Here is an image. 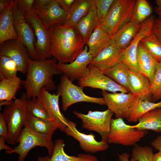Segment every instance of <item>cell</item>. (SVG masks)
Segmentation results:
<instances>
[{
	"instance_id": "obj_1",
	"label": "cell",
	"mask_w": 161,
	"mask_h": 161,
	"mask_svg": "<svg viewBox=\"0 0 161 161\" xmlns=\"http://www.w3.org/2000/svg\"><path fill=\"white\" fill-rule=\"evenodd\" d=\"M51 54L62 64L72 62L83 50L86 45L75 27L56 25L49 29Z\"/></svg>"
},
{
	"instance_id": "obj_2",
	"label": "cell",
	"mask_w": 161,
	"mask_h": 161,
	"mask_svg": "<svg viewBox=\"0 0 161 161\" xmlns=\"http://www.w3.org/2000/svg\"><path fill=\"white\" fill-rule=\"evenodd\" d=\"M57 61L54 58L44 60L28 58L26 78L23 82L28 100L37 97L43 89L49 92L57 89L53 77L62 74L56 67Z\"/></svg>"
},
{
	"instance_id": "obj_3",
	"label": "cell",
	"mask_w": 161,
	"mask_h": 161,
	"mask_svg": "<svg viewBox=\"0 0 161 161\" xmlns=\"http://www.w3.org/2000/svg\"><path fill=\"white\" fill-rule=\"evenodd\" d=\"M26 93L19 98H15L9 104L5 106L2 113L8 127L7 141L14 145L18 142L22 129L26 123L28 113Z\"/></svg>"
},
{
	"instance_id": "obj_4",
	"label": "cell",
	"mask_w": 161,
	"mask_h": 161,
	"mask_svg": "<svg viewBox=\"0 0 161 161\" xmlns=\"http://www.w3.org/2000/svg\"><path fill=\"white\" fill-rule=\"evenodd\" d=\"M52 137L35 131L26 123L21 133L18 145L6 153L9 154L17 153L19 155L18 161H24L29 151L34 148L39 146L46 148L49 157H50L54 147Z\"/></svg>"
},
{
	"instance_id": "obj_5",
	"label": "cell",
	"mask_w": 161,
	"mask_h": 161,
	"mask_svg": "<svg viewBox=\"0 0 161 161\" xmlns=\"http://www.w3.org/2000/svg\"><path fill=\"white\" fill-rule=\"evenodd\" d=\"M136 0H114L100 27L111 37L125 24L131 20Z\"/></svg>"
},
{
	"instance_id": "obj_6",
	"label": "cell",
	"mask_w": 161,
	"mask_h": 161,
	"mask_svg": "<svg viewBox=\"0 0 161 161\" xmlns=\"http://www.w3.org/2000/svg\"><path fill=\"white\" fill-rule=\"evenodd\" d=\"M56 94L61 97L62 109L64 112L70 106L78 102H86L106 105L103 97H92L86 95L83 91V88L74 84L64 74L61 77Z\"/></svg>"
},
{
	"instance_id": "obj_7",
	"label": "cell",
	"mask_w": 161,
	"mask_h": 161,
	"mask_svg": "<svg viewBox=\"0 0 161 161\" xmlns=\"http://www.w3.org/2000/svg\"><path fill=\"white\" fill-rule=\"evenodd\" d=\"M148 133L147 130H137L126 124L123 118H112L107 141L109 144L135 145Z\"/></svg>"
},
{
	"instance_id": "obj_8",
	"label": "cell",
	"mask_w": 161,
	"mask_h": 161,
	"mask_svg": "<svg viewBox=\"0 0 161 161\" xmlns=\"http://www.w3.org/2000/svg\"><path fill=\"white\" fill-rule=\"evenodd\" d=\"M73 112L81 120L83 128L97 132L100 135L101 140L107 141L114 114L112 112L108 109L103 111L90 110L86 114L76 111Z\"/></svg>"
},
{
	"instance_id": "obj_9",
	"label": "cell",
	"mask_w": 161,
	"mask_h": 161,
	"mask_svg": "<svg viewBox=\"0 0 161 161\" xmlns=\"http://www.w3.org/2000/svg\"><path fill=\"white\" fill-rule=\"evenodd\" d=\"M13 14L18 40L27 48L30 58L33 60H38L35 49L36 41L34 32L32 27L23 16L17 0L13 1Z\"/></svg>"
},
{
	"instance_id": "obj_10",
	"label": "cell",
	"mask_w": 161,
	"mask_h": 161,
	"mask_svg": "<svg viewBox=\"0 0 161 161\" xmlns=\"http://www.w3.org/2000/svg\"><path fill=\"white\" fill-rule=\"evenodd\" d=\"M87 75L78 80V85L84 88L90 87L99 89L112 93L120 92L128 93V90L117 84L112 79L105 75L102 71L93 66L89 65Z\"/></svg>"
},
{
	"instance_id": "obj_11",
	"label": "cell",
	"mask_w": 161,
	"mask_h": 161,
	"mask_svg": "<svg viewBox=\"0 0 161 161\" xmlns=\"http://www.w3.org/2000/svg\"><path fill=\"white\" fill-rule=\"evenodd\" d=\"M101 94L108 109L115 114L116 118L127 119L137 97L131 92L109 93L102 90Z\"/></svg>"
},
{
	"instance_id": "obj_12",
	"label": "cell",
	"mask_w": 161,
	"mask_h": 161,
	"mask_svg": "<svg viewBox=\"0 0 161 161\" xmlns=\"http://www.w3.org/2000/svg\"><path fill=\"white\" fill-rule=\"evenodd\" d=\"M26 20L35 32L36 38L35 49L38 60H44L50 59L52 56L48 29L45 28L41 20L33 11Z\"/></svg>"
},
{
	"instance_id": "obj_13",
	"label": "cell",
	"mask_w": 161,
	"mask_h": 161,
	"mask_svg": "<svg viewBox=\"0 0 161 161\" xmlns=\"http://www.w3.org/2000/svg\"><path fill=\"white\" fill-rule=\"evenodd\" d=\"M92 59L86 45L83 50L73 62L68 64L57 63V68L73 82L85 77L89 71L88 66Z\"/></svg>"
},
{
	"instance_id": "obj_14",
	"label": "cell",
	"mask_w": 161,
	"mask_h": 161,
	"mask_svg": "<svg viewBox=\"0 0 161 161\" xmlns=\"http://www.w3.org/2000/svg\"><path fill=\"white\" fill-rule=\"evenodd\" d=\"M155 20L149 17L141 24L140 29L125 50L122 62L130 70L138 72L137 63V52L138 46L142 39L153 33V25Z\"/></svg>"
},
{
	"instance_id": "obj_15",
	"label": "cell",
	"mask_w": 161,
	"mask_h": 161,
	"mask_svg": "<svg viewBox=\"0 0 161 161\" xmlns=\"http://www.w3.org/2000/svg\"><path fill=\"white\" fill-rule=\"evenodd\" d=\"M64 131L67 135L78 141L81 149L86 152L95 153L104 151L109 147L107 141H98L92 133L87 134L80 132L77 128L76 124L71 121L69 120L68 124Z\"/></svg>"
},
{
	"instance_id": "obj_16",
	"label": "cell",
	"mask_w": 161,
	"mask_h": 161,
	"mask_svg": "<svg viewBox=\"0 0 161 161\" xmlns=\"http://www.w3.org/2000/svg\"><path fill=\"white\" fill-rule=\"evenodd\" d=\"M0 55L10 58L17 64L18 72L23 74L27 73L30 54L27 48L18 40H8L0 44Z\"/></svg>"
},
{
	"instance_id": "obj_17",
	"label": "cell",
	"mask_w": 161,
	"mask_h": 161,
	"mask_svg": "<svg viewBox=\"0 0 161 161\" xmlns=\"http://www.w3.org/2000/svg\"><path fill=\"white\" fill-rule=\"evenodd\" d=\"M59 97L57 94H51L43 89L36 98L38 102L46 110L50 118L58 124V129L64 131L68 124L69 120L60 111Z\"/></svg>"
},
{
	"instance_id": "obj_18",
	"label": "cell",
	"mask_w": 161,
	"mask_h": 161,
	"mask_svg": "<svg viewBox=\"0 0 161 161\" xmlns=\"http://www.w3.org/2000/svg\"><path fill=\"white\" fill-rule=\"evenodd\" d=\"M33 11L47 29L53 26L62 24L68 14L60 6L57 0H52L48 5L44 7L38 8L33 6Z\"/></svg>"
},
{
	"instance_id": "obj_19",
	"label": "cell",
	"mask_w": 161,
	"mask_h": 161,
	"mask_svg": "<svg viewBox=\"0 0 161 161\" xmlns=\"http://www.w3.org/2000/svg\"><path fill=\"white\" fill-rule=\"evenodd\" d=\"M125 49H120L112 44L101 51L92 59L89 65L102 71L105 70L122 62Z\"/></svg>"
},
{
	"instance_id": "obj_20",
	"label": "cell",
	"mask_w": 161,
	"mask_h": 161,
	"mask_svg": "<svg viewBox=\"0 0 161 161\" xmlns=\"http://www.w3.org/2000/svg\"><path fill=\"white\" fill-rule=\"evenodd\" d=\"M128 89L129 92L141 99L152 101L150 82L145 76L139 72L130 69Z\"/></svg>"
},
{
	"instance_id": "obj_21",
	"label": "cell",
	"mask_w": 161,
	"mask_h": 161,
	"mask_svg": "<svg viewBox=\"0 0 161 161\" xmlns=\"http://www.w3.org/2000/svg\"><path fill=\"white\" fill-rule=\"evenodd\" d=\"M137 59L138 72L145 76L151 83L153 79L158 62L141 41L138 46Z\"/></svg>"
},
{
	"instance_id": "obj_22",
	"label": "cell",
	"mask_w": 161,
	"mask_h": 161,
	"mask_svg": "<svg viewBox=\"0 0 161 161\" xmlns=\"http://www.w3.org/2000/svg\"><path fill=\"white\" fill-rule=\"evenodd\" d=\"M140 26L141 24L131 20L127 22L111 37L112 44L120 49L126 48L138 33Z\"/></svg>"
},
{
	"instance_id": "obj_23",
	"label": "cell",
	"mask_w": 161,
	"mask_h": 161,
	"mask_svg": "<svg viewBox=\"0 0 161 161\" xmlns=\"http://www.w3.org/2000/svg\"><path fill=\"white\" fill-rule=\"evenodd\" d=\"M12 0L9 6L0 13V44L9 40H18L15 28L13 14Z\"/></svg>"
},
{
	"instance_id": "obj_24",
	"label": "cell",
	"mask_w": 161,
	"mask_h": 161,
	"mask_svg": "<svg viewBox=\"0 0 161 161\" xmlns=\"http://www.w3.org/2000/svg\"><path fill=\"white\" fill-rule=\"evenodd\" d=\"M95 0H75L62 24L66 27H75L89 12Z\"/></svg>"
},
{
	"instance_id": "obj_25",
	"label": "cell",
	"mask_w": 161,
	"mask_h": 161,
	"mask_svg": "<svg viewBox=\"0 0 161 161\" xmlns=\"http://www.w3.org/2000/svg\"><path fill=\"white\" fill-rule=\"evenodd\" d=\"M112 44L111 36L99 25L92 33L86 45L93 59L102 50Z\"/></svg>"
},
{
	"instance_id": "obj_26",
	"label": "cell",
	"mask_w": 161,
	"mask_h": 161,
	"mask_svg": "<svg viewBox=\"0 0 161 161\" xmlns=\"http://www.w3.org/2000/svg\"><path fill=\"white\" fill-rule=\"evenodd\" d=\"M95 1L88 14L75 26L85 44L91 34L100 23L97 14Z\"/></svg>"
},
{
	"instance_id": "obj_27",
	"label": "cell",
	"mask_w": 161,
	"mask_h": 161,
	"mask_svg": "<svg viewBox=\"0 0 161 161\" xmlns=\"http://www.w3.org/2000/svg\"><path fill=\"white\" fill-rule=\"evenodd\" d=\"M138 123L132 127L137 130H153L161 132V107L153 109L143 115Z\"/></svg>"
},
{
	"instance_id": "obj_28",
	"label": "cell",
	"mask_w": 161,
	"mask_h": 161,
	"mask_svg": "<svg viewBox=\"0 0 161 161\" xmlns=\"http://www.w3.org/2000/svg\"><path fill=\"white\" fill-rule=\"evenodd\" d=\"M23 81L17 76L8 79H0V101H12Z\"/></svg>"
},
{
	"instance_id": "obj_29",
	"label": "cell",
	"mask_w": 161,
	"mask_h": 161,
	"mask_svg": "<svg viewBox=\"0 0 161 161\" xmlns=\"http://www.w3.org/2000/svg\"><path fill=\"white\" fill-rule=\"evenodd\" d=\"M160 107H161V101L154 102L148 100H144L137 97L132 107L130 115L127 120L129 122H137L145 114Z\"/></svg>"
},
{
	"instance_id": "obj_30",
	"label": "cell",
	"mask_w": 161,
	"mask_h": 161,
	"mask_svg": "<svg viewBox=\"0 0 161 161\" xmlns=\"http://www.w3.org/2000/svg\"><path fill=\"white\" fill-rule=\"evenodd\" d=\"M129 70L125 64L121 62L103 72L105 75L128 91V80Z\"/></svg>"
},
{
	"instance_id": "obj_31",
	"label": "cell",
	"mask_w": 161,
	"mask_h": 161,
	"mask_svg": "<svg viewBox=\"0 0 161 161\" xmlns=\"http://www.w3.org/2000/svg\"><path fill=\"white\" fill-rule=\"evenodd\" d=\"M26 123L35 131L51 137L55 131L58 129V124L53 121H45L29 114Z\"/></svg>"
},
{
	"instance_id": "obj_32",
	"label": "cell",
	"mask_w": 161,
	"mask_h": 161,
	"mask_svg": "<svg viewBox=\"0 0 161 161\" xmlns=\"http://www.w3.org/2000/svg\"><path fill=\"white\" fill-rule=\"evenodd\" d=\"M64 146L63 140H57L54 143V151L51 156L38 157L37 161H75L76 157L67 154L64 150Z\"/></svg>"
},
{
	"instance_id": "obj_33",
	"label": "cell",
	"mask_w": 161,
	"mask_h": 161,
	"mask_svg": "<svg viewBox=\"0 0 161 161\" xmlns=\"http://www.w3.org/2000/svg\"><path fill=\"white\" fill-rule=\"evenodd\" d=\"M151 6L146 0H136L131 21L140 24L149 17L152 13Z\"/></svg>"
},
{
	"instance_id": "obj_34",
	"label": "cell",
	"mask_w": 161,
	"mask_h": 161,
	"mask_svg": "<svg viewBox=\"0 0 161 161\" xmlns=\"http://www.w3.org/2000/svg\"><path fill=\"white\" fill-rule=\"evenodd\" d=\"M141 42L152 56L158 62H161V41L153 33Z\"/></svg>"
},
{
	"instance_id": "obj_35",
	"label": "cell",
	"mask_w": 161,
	"mask_h": 161,
	"mask_svg": "<svg viewBox=\"0 0 161 161\" xmlns=\"http://www.w3.org/2000/svg\"><path fill=\"white\" fill-rule=\"evenodd\" d=\"M18 72V67L15 61L7 56L0 55V79L15 77Z\"/></svg>"
},
{
	"instance_id": "obj_36",
	"label": "cell",
	"mask_w": 161,
	"mask_h": 161,
	"mask_svg": "<svg viewBox=\"0 0 161 161\" xmlns=\"http://www.w3.org/2000/svg\"><path fill=\"white\" fill-rule=\"evenodd\" d=\"M27 107L29 114L45 121H53L46 110L38 102L36 97L28 100Z\"/></svg>"
},
{
	"instance_id": "obj_37",
	"label": "cell",
	"mask_w": 161,
	"mask_h": 161,
	"mask_svg": "<svg viewBox=\"0 0 161 161\" xmlns=\"http://www.w3.org/2000/svg\"><path fill=\"white\" fill-rule=\"evenodd\" d=\"M153 155V150L151 147L136 144L132 150L131 157L137 161H151Z\"/></svg>"
},
{
	"instance_id": "obj_38",
	"label": "cell",
	"mask_w": 161,
	"mask_h": 161,
	"mask_svg": "<svg viewBox=\"0 0 161 161\" xmlns=\"http://www.w3.org/2000/svg\"><path fill=\"white\" fill-rule=\"evenodd\" d=\"M151 87L152 99L155 101L158 100L161 95V62L157 64Z\"/></svg>"
},
{
	"instance_id": "obj_39",
	"label": "cell",
	"mask_w": 161,
	"mask_h": 161,
	"mask_svg": "<svg viewBox=\"0 0 161 161\" xmlns=\"http://www.w3.org/2000/svg\"><path fill=\"white\" fill-rule=\"evenodd\" d=\"M114 0H95L97 14L100 24L106 17Z\"/></svg>"
},
{
	"instance_id": "obj_40",
	"label": "cell",
	"mask_w": 161,
	"mask_h": 161,
	"mask_svg": "<svg viewBox=\"0 0 161 161\" xmlns=\"http://www.w3.org/2000/svg\"><path fill=\"white\" fill-rule=\"evenodd\" d=\"M19 8L26 19L33 11L34 0H17Z\"/></svg>"
},
{
	"instance_id": "obj_41",
	"label": "cell",
	"mask_w": 161,
	"mask_h": 161,
	"mask_svg": "<svg viewBox=\"0 0 161 161\" xmlns=\"http://www.w3.org/2000/svg\"><path fill=\"white\" fill-rule=\"evenodd\" d=\"M8 135V127L6 120L2 112L0 113V136L4 137L6 140Z\"/></svg>"
},
{
	"instance_id": "obj_42",
	"label": "cell",
	"mask_w": 161,
	"mask_h": 161,
	"mask_svg": "<svg viewBox=\"0 0 161 161\" xmlns=\"http://www.w3.org/2000/svg\"><path fill=\"white\" fill-rule=\"evenodd\" d=\"M75 161H99L95 156L89 154H80Z\"/></svg>"
},
{
	"instance_id": "obj_43",
	"label": "cell",
	"mask_w": 161,
	"mask_h": 161,
	"mask_svg": "<svg viewBox=\"0 0 161 161\" xmlns=\"http://www.w3.org/2000/svg\"><path fill=\"white\" fill-rule=\"evenodd\" d=\"M153 32L161 41V20L159 18L155 20Z\"/></svg>"
},
{
	"instance_id": "obj_44",
	"label": "cell",
	"mask_w": 161,
	"mask_h": 161,
	"mask_svg": "<svg viewBox=\"0 0 161 161\" xmlns=\"http://www.w3.org/2000/svg\"><path fill=\"white\" fill-rule=\"evenodd\" d=\"M57 1L60 6L68 12L75 0H57Z\"/></svg>"
},
{
	"instance_id": "obj_45",
	"label": "cell",
	"mask_w": 161,
	"mask_h": 161,
	"mask_svg": "<svg viewBox=\"0 0 161 161\" xmlns=\"http://www.w3.org/2000/svg\"><path fill=\"white\" fill-rule=\"evenodd\" d=\"M151 145L155 149L161 151V135L153 140L151 143Z\"/></svg>"
},
{
	"instance_id": "obj_46",
	"label": "cell",
	"mask_w": 161,
	"mask_h": 161,
	"mask_svg": "<svg viewBox=\"0 0 161 161\" xmlns=\"http://www.w3.org/2000/svg\"><path fill=\"white\" fill-rule=\"evenodd\" d=\"M118 160L120 161H137L134 157H132L130 160L129 159L130 155L126 152H124L121 154H118Z\"/></svg>"
},
{
	"instance_id": "obj_47",
	"label": "cell",
	"mask_w": 161,
	"mask_h": 161,
	"mask_svg": "<svg viewBox=\"0 0 161 161\" xmlns=\"http://www.w3.org/2000/svg\"><path fill=\"white\" fill-rule=\"evenodd\" d=\"M52 0H36L33 6L38 8H41L45 7L48 5Z\"/></svg>"
},
{
	"instance_id": "obj_48",
	"label": "cell",
	"mask_w": 161,
	"mask_h": 161,
	"mask_svg": "<svg viewBox=\"0 0 161 161\" xmlns=\"http://www.w3.org/2000/svg\"><path fill=\"white\" fill-rule=\"evenodd\" d=\"M6 141V138L2 136L0 137V150L4 149L6 152L11 151L13 148L7 146L5 144Z\"/></svg>"
},
{
	"instance_id": "obj_49",
	"label": "cell",
	"mask_w": 161,
	"mask_h": 161,
	"mask_svg": "<svg viewBox=\"0 0 161 161\" xmlns=\"http://www.w3.org/2000/svg\"><path fill=\"white\" fill-rule=\"evenodd\" d=\"M13 0H0V13L3 12L10 4Z\"/></svg>"
},
{
	"instance_id": "obj_50",
	"label": "cell",
	"mask_w": 161,
	"mask_h": 161,
	"mask_svg": "<svg viewBox=\"0 0 161 161\" xmlns=\"http://www.w3.org/2000/svg\"><path fill=\"white\" fill-rule=\"evenodd\" d=\"M151 161H161V151L155 154L152 157Z\"/></svg>"
},
{
	"instance_id": "obj_51",
	"label": "cell",
	"mask_w": 161,
	"mask_h": 161,
	"mask_svg": "<svg viewBox=\"0 0 161 161\" xmlns=\"http://www.w3.org/2000/svg\"><path fill=\"white\" fill-rule=\"evenodd\" d=\"M155 3L157 6L156 10L157 13H161V0H156Z\"/></svg>"
},
{
	"instance_id": "obj_52",
	"label": "cell",
	"mask_w": 161,
	"mask_h": 161,
	"mask_svg": "<svg viewBox=\"0 0 161 161\" xmlns=\"http://www.w3.org/2000/svg\"><path fill=\"white\" fill-rule=\"evenodd\" d=\"M157 13L158 15L159 18L161 20V13Z\"/></svg>"
},
{
	"instance_id": "obj_53",
	"label": "cell",
	"mask_w": 161,
	"mask_h": 161,
	"mask_svg": "<svg viewBox=\"0 0 161 161\" xmlns=\"http://www.w3.org/2000/svg\"><path fill=\"white\" fill-rule=\"evenodd\" d=\"M161 99V95L160 98V99Z\"/></svg>"
}]
</instances>
